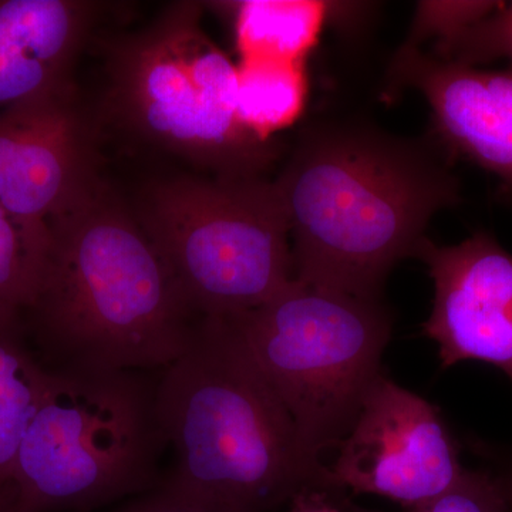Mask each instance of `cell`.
<instances>
[{
    "instance_id": "obj_1",
    "label": "cell",
    "mask_w": 512,
    "mask_h": 512,
    "mask_svg": "<svg viewBox=\"0 0 512 512\" xmlns=\"http://www.w3.org/2000/svg\"><path fill=\"white\" fill-rule=\"evenodd\" d=\"M47 227L45 265L22 312L47 370L146 373L183 355L200 318L137 218L99 180Z\"/></svg>"
},
{
    "instance_id": "obj_2",
    "label": "cell",
    "mask_w": 512,
    "mask_h": 512,
    "mask_svg": "<svg viewBox=\"0 0 512 512\" xmlns=\"http://www.w3.org/2000/svg\"><path fill=\"white\" fill-rule=\"evenodd\" d=\"M275 184L296 281L363 299H380L433 215L460 201L456 177L429 151L359 127L306 133Z\"/></svg>"
},
{
    "instance_id": "obj_3",
    "label": "cell",
    "mask_w": 512,
    "mask_h": 512,
    "mask_svg": "<svg viewBox=\"0 0 512 512\" xmlns=\"http://www.w3.org/2000/svg\"><path fill=\"white\" fill-rule=\"evenodd\" d=\"M156 407L173 450L158 487L197 510L272 512L332 478L227 318L197 320Z\"/></svg>"
},
{
    "instance_id": "obj_4",
    "label": "cell",
    "mask_w": 512,
    "mask_h": 512,
    "mask_svg": "<svg viewBox=\"0 0 512 512\" xmlns=\"http://www.w3.org/2000/svg\"><path fill=\"white\" fill-rule=\"evenodd\" d=\"M50 375L13 467L10 511L92 512L157 488L168 447L156 383L144 372Z\"/></svg>"
},
{
    "instance_id": "obj_5",
    "label": "cell",
    "mask_w": 512,
    "mask_h": 512,
    "mask_svg": "<svg viewBox=\"0 0 512 512\" xmlns=\"http://www.w3.org/2000/svg\"><path fill=\"white\" fill-rule=\"evenodd\" d=\"M137 221L197 318L252 311L295 281L284 201L262 175L161 181Z\"/></svg>"
},
{
    "instance_id": "obj_6",
    "label": "cell",
    "mask_w": 512,
    "mask_h": 512,
    "mask_svg": "<svg viewBox=\"0 0 512 512\" xmlns=\"http://www.w3.org/2000/svg\"><path fill=\"white\" fill-rule=\"evenodd\" d=\"M305 443L338 450L382 372L392 313L363 299L293 281L252 311L227 318Z\"/></svg>"
},
{
    "instance_id": "obj_7",
    "label": "cell",
    "mask_w": 512,
    "mask_h": 512,
    "mask_svg": "<svg viewBox=\"0 0 512 512\" xmlns=\"http://www.w3.org/2000/svg\"><path fill=\"white\" fill-rule=\"evenodd\" d=\"M111 63V99L141 136L217 177L261 175L274 160V141L239 121L237 64L202 29L197 3L171 5Z\"/></svg>"
},
{
    "instance_id": "obj_8",
    "label": "cell",
    "mask_w": 512,
    "mask_h": 512,
    "mask_svg": "<svg viewBox=\"0 0 512 512\" xmlns=\"http://www.w3.org/2000/svg\"><path fill=\"white\" fill-rule=\"evenodd\" d=\"M329 470L349 493L377 495L409 510L453 487L467 467L439 407L383 373Z\"/></svg>"
},
{
    "instance_id": "obj_9",
    "label": "cell",
    "mask_w": 512,
    "mask_h": 512,
    "mask_svg": "<svg viewBox=\"0 0 512 512\" xmlns=\"http://www.w3.org/2000/svg\"><path fill=\"white\" fill-rule=\"evenodd\" d=\"M416 258L433 279L423 333L439 346L441 369L487 363L512 383V254L487 232L440 247L429 238Z\"/></svg>"
},
{
    "instance_id": "obj_10",
    "label": "cell",
    "mask_w": 512,
    "mask_h": 512,
    "mask_svg": "<svg viewBox=\"0 0 512 512\" xmlns=\"http://www.w3.org/2000/svg\"><path fill=\"white\" fill-rule=\"evenodd\" d=\"M97 180L72 83L0 111V208L47 222Z\"/></svg>"
},
{
    "instance_id": "obj_11",
    "label": "cell",
    "mask_w": 512,
    "mask_h": 512,
    "mask_svg": "<svg viewBox=\"0 0 512 512\" xmlns=\"http://www.w3.org/2000/svg\"><path fill=\"white\" fill-rule=\"evenodd\" d=\"M390 74L394 83L426 97L453 153L497 175L512 191V67L461 66L402 46Z\"/></svg>"
},
{
    "instance_id": "obj_12",
    "label": "cell",
    "mask_w": 512,
    "mask_h": 512,
    "mask_svg": "<svg viewBox=\"0 0 512 512\" xmlns=\"http://www.w3.org/2000/svg\"><path fill=\"white\" fill-rule=\"evenodd\" d=\"M92 3L0 0V109L70 84Z\"/></svg>"
},
{
    "instance_id": "obj_13",
    "label": "cell",
    "mask_w": 512,
    "mask_h": 512,
    "mask_svg": "<svg viewBox=\"0 0 512 512\" xmlns=\"http://www.w3.org/2000/svg\"><path fill=\"white\" fill-rule=\"evenodd\" d=\"M50 376L30 345L22 311L0 308V504L6 507L20 446L45 399Z\"/></svg>"
},
{
    "instance_id": "obj_14",
    "label": "cell",
    "mask_w": 512,
    "mask_h": 512,
    "mask_svg": "<svg viewBox=\"0 0 512 512\" xmlns=\"http://www.w3.org/2000/svg\"><path fill=\"white\" fill-rule=\"evenodd\" d=\"M241 60L305 62L332 18L335 3L318 0H242L227 3Z\"/></svg>"
},
{
    "instance_id": "obj_15",
    "label": "cell",
    "mask_w": 512,
    "mask_h": 512,
    "mask_svg": "<svg viewBox=\"0 0 512 512\" xmlns=\"http://www.w3.org/2000/svg\"><path fill=\"white\" fill-rule=\"evenodd\" d=\"M308 100L305 62L251 59L237 64V113L252 136H272L301 117Z\"/></svg>"
},
{
    "instance_id": "obj_16",
    "label": "cell",
    "mask_w": 512,
    "mask_h": 512,
    "mask_svg": "<svg viewBox=\"0 0 512 512\" xmlns=\"http://www.w3.org/2000/svg\"><path fill=\"white\" fill-rule=\"evenodd\" d=\"M49 227L19 220L0 208V308L25 311L45 265Z\"/></svg>"
},
{
    "instance_id": "obj_17",
    "label": "cell",
    "mask_w": 512,
    "mask_h": 512,
    "mask_svg": "<svg viewBox=\"0 0 512 512\" xmlns=\"http://www.w3.org/2000/svg\"><path fill=\"white\" fill-rule=\"evenodd\" d=\"M434 57L468 67L498 59L512 63V2H501L490 15L446 42L437 43Z\"/></svg>"
},
{
    "instance_id": "obj_18",
    "label": "cell",
    "mask_w": 512,
    "mask_h": 512,
    "mask_svg": "<svg viewBox=\"0 0 512 512\" xmlns=\"http://www.w3.org/2000/svg\"><path fill=\"white\" fill-rule=\"evenodd\" d=\"M404 512H510V507L490 468H467L453 487Z\"/></svg>"
},
{
    "instance_id": "obj_19",
    "label": "cell",
    "mask_w": 512,
    "mask_h": 512,
    "mask_svg": "<svg viewBox=\"0 0 512 512\" xmlns=\"http://www.w3.org/2000/svg\"><path fill=\"white\" fill-rule=\"evenodd\" d=\"M500 5L501 2H420L409 39L403 47L419 49L420 43L429 39L446 42Z\"/></svg>"
},
{
    "instance_id": "obj_20",
    "label": "cell",
    "mask_w": 512,
    "mask_h": 512,
    "mask_svg": "<svg viewBox=\"0 0 512 512\" xmlns=\"http://www.w3.org/2000/svg\"><path fill=\"white\" fill-rule=\"evenodd\" d=\"M286 512H372L353 503L350 493L335 480L329 478L308 485L299 491L288 504Z\"/></svg>"
},
{
    "instance_id": "obj_21",
    "label": "cell",
    "mask_w": 512,
    "mask_h": 512,
    "mask_svg": "<svg viewBox=\"0 0 512 512\" xmlns=\"http://www.w3.org/2000/svg\"><path fill=\"white\" fill-rule=\"evenodd\" d=\"M103 512H202L192 505L178 500L177 497L167 493L163 488L157 487L148 493L137 495V497L128 498L113 505V508Z\"/></svg>"
},
{
    "instance_id": "obj_22",
    "label": "cell",
    "mask_w": 512,
    "mask_h": 512,
    "mask_svg": "<svg viewBox=\"0 0 512 512\" xmlns=\"http://www.w3.org/2000/svg\"><path fill=\"white\" fill-rule=\"evenodd\" d=\"M477 451H480L481 456H484L485 460L490 461L491 466H493L490 470L503 485L508 507L512 512V446L493 447L488 446V444L481 446L478 443Z\"/></svg>"
},
{
    "instance_id": "obj_23",
    "label": "cell",
    "mask_w": 512,
    "mask_h": 512,
    "mask_svg": "<svg viewBox=\"0 0 512 512\" xmlns=\"http://www.w3.org/2000/svg\"><path fill=\"white\" fill-rule=\"evenodd\" d=\"M0 512H12L9 510V507H6V505L0 504Z\"/></svg>"
}]
</instances>
